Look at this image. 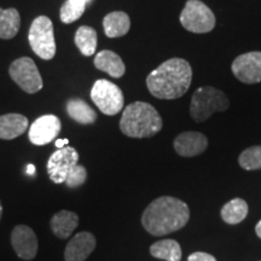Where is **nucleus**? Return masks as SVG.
<instances>
[{"mask_svg": "<svg viewBox=\"0 0 261 261\" xmlns=\"http://www.w3.org/2000/svg\"><path fill=\"white\" fill-rule=\"evenodd\" d=\"M97 246L96 237L91 232L76 233L68 242L64 252L65 261H86Z\"/></svg>", "mask_w": 261, "mask_h": 261, "instance_id": "ddd939ff", "label": "nucleus"}, {"mask_svg": "<svg viewBox=\"0 0 261 261\" xmlns=\"http://www.w3.org/2000/svg\"><path fill=\"white\" fill-rule=\"evenodd\" d=\"M11 244L15 253L23 260H33L38 253V238L27 225H18L12 230Z\"/></svg>", "mask_w": 261, "mask_h": 261, "instance_id": "f8f14e48", "label": "nucleus"}, {"mask_svg": "<svg viewBox=\"0 0 261 261\" xmlns=\"http://www.w3.org/2000/svg\"><path fill=\"white\" fill-rule=\"evenodd\" d=\"M90 3L91 0H67L61 8V21L65 24L77 21L84 15L85 10Z\"/></svg>", "mask_w": 261, "mask_h": 261, "instance_id": "b1692460", "label": "nucleus"}, {"mask_svg": "<svg viewBox=\"0 0 261 261\" xmlns=\"http://www.w3.org/2000/svg\"><path fill=\"white\" fill-rule=\"evenodd\" d=\"M192 69L188 61L171 58L163 62L146 77L149 92L159 99H177L190 89Z\"/></svg>", "mask_w": 261, "mask_h": 261, "instance_id": "f03ea898", "label": "nucleus"}, {"mask_svg": "<svg viewBox=\"0 0 261 261\" xmlns=\"http://www.w3.org/2000/svg\"><path fill=\"white\" fill-rule=\"evenodd\" d=\"M103 28L108 38H121L130 28L129 16L122 11L110 12L103 19Z\"/></svg>", "mask_w": 261, "mask_h": 261, "instance_id": "a211bd4d", "label": "nucleus"}, {"mask_svg": "<svg viewBox=\"0 0 261 261\" xmlns=\"http://www.w3.org/2000/svg\"><path fill=\"white\" fill-rule=\"evenodd\" d=\"M188 261H217V259L208 253L196 252L188 257Z\"/></svg>", "mask_w": 261, "mask_h": 261, "instance_id": "bb28decb", "label": "nucleus"}, {"mask_svg": "<svg viewBox=\"0 0 261 261\" xmlns=\"http://www.w3.org/2000/svg\"><path fill=\"white\" fill-rule=\"evenodd\" d=\"M67 113L74 121L81 125H92L97 121V114L85 100L73 98L67 102Z\"/></svg>", "mask_w": 261, "mask_h": 261, "instance_id": "6ab92c4d", "label": "nucleus"}, {"mask_svg": "<svg viewBox=\"0 0 261 261\" xmlns=\"http://www.w3.org/2000/svg\"><path fill=\"white\" fill-rule=\"evenodd\" d=\"M79 225V217L70 211H60L50 220V226L55 236L67 240Z\"/></svg>", "mask_w": 261, "mask_h": 261, "instance_id": "f3484780", "label": "nucleus"}, {"mask_svg": "<svg viewBox=\"0 0 261 261\" xmlns=\"http://www.w3.org/2000/svg\"><path fill=\"white\" fill-rule=\"evenodd\" d=\"M27 173L29 175H33L35 173V166L32 165V163H29L28 167H27Z\"/></svg>", "mask_w": 261, "mask_h": 261, "instance_id": "c85d7f7f", "label": "nucleus"}, {"mask_svg": "<svg viewBox=\"0 0 261 261\" xmlns=\"http://www.w3.org/2000/svg\"><path fill=\"white\" fill-rule=\"evenodd\" d=\"M248 203L242 198H233L221 208L220 215L226 224L236 225L242 223L248 215Z\"/></svg>", "mask_w": 261, "mask_h": 261, "instance_id": "4be33fe9", "label": "nucleus"}, {"mask_svg": "<svg viewBox=\"0 0 261 261\" xmlns=\"http://www.w3.org/2000/svg\"><path fill=\"white\" fill-rule=\"evenodd\" d=\"M11 79L27 93H37L42 89V79L34 61L29 57H21L10 65Z\"/></svg>", "mask_w": 261, "mask_h": 261, "instance_id": "6e6552de", "label": "nucleus"}, {"mask_svg": "<svg viewBox=\"0 0 261 261\" xmlns=\"http://www.w3.org/2000/svg\"><path fill=\"white\" fill-rule=\"evenodd\" d=\"M68 144H69V139H57L56 143H55L57 149L64 148V146H67Z\"/></svg>", "mask_w": 261, "mask_h": 261, "instance_id": "cd10ccee", "label": "nucleus"}, {"mask_svg": "<svg viewBox=\"0 0 261 261\" xmlns=\"http://www.w3.org/2000/svg\"><path fill=\"white\" fill-rule=\"evenodd\" d=\"M190 219V210L184 201L162 196L150 203L142 215V225L150 234L166 236L180 230Z\"/></svg>", "mask_w": 261, "mask_h": 261, "instance_id": "f257e3e1", "label": "nucleus"}, {"mask_svg": "<svg viewBox=\"0 0 261 261\" xmlns=\"http://www.w3.org/2000/svg\"><path fill=\"white\" fill-rule=\"evenodd\" d=\"M79 154L71 146L57 149L48 159L46 168L48 177L55 184H64L65 179L77 166Z\"/></svg>", "mask_w": 261, "mask_h": 261, "instance_id": "1a4fd4ad", "label": "nucleus"}, {"mask_svg": "<svg viewBox=\"0 0 261 261\" xmlns=\"http://www.w3.org/2000/svg\"><path fill=\"white\" fill-rule=\"evenodd\" d=\"M2 215H3V205H2V202H0V220H2Z\"/></svg>", "mask_w": 261, "mask_h": 261, "instance_id": "7c9ffc66", "label": "nucleus"}, {"mask_svg": "<svg viewBox=\"0 0 261 261\" xmlns=\"http://www.w3.org/2000/svg\"><path fill=\"white\" fill-rule=\"evenodd\" d=\"M162 126V119L158 110L145 102L128 104L120 120V129L129 138H150L158 135Z\"/></svg>", "mask_w": 261, "mask_h": 261, "instance_id": "7ed1b4c3", "label": "nucleus"}, {"mask_svg": "<svg viewBox=\"0 0 261 261\" xmlns=\"http://www.w3.org/2000/svg\"><path fill=\"white\" fill-rule=\"evenodd\" d=\"M228 98L220 90L213 86H202L192 94L190 115L196 122H204L215 113L228 109Z\"/></svg>", "mask_w": 261, "mask_h": 261, "instance_id": "20e7f679", "label": "nucleus"}, {"mask_svg": "<svg viewBox=\"0 0 261 261\" xmlns=\"http://www.w3.org/2000/svg\"><path fill=\"white\" fill-rule=\"evenodd\" d=\"M28 119L21 114H5L0 116V139L11 140L28 129Z\"/></svg>", "mask_w": 261, "mask_h": 261, "instance_id": "dca6fc26", "label": "nucleus"}, {"mask_svg": "<svg viewBox=\"0 0 261 261\" xmlns=\"http://www.w3.org/2000/svg\"><path fill=\"white\" fill-rule=\"evenodd\" d=\"M150 254L165 261H180L181 247L174 240H161L150 247Z\"/></svg>", "mask_w": 261, "mask_h": 261, "instance_id": "412c9836", "label": "nucleus"}, {"mask_svg": "<svg viewBox=\"0 0 261 261\" xmlns=\"http://www.w3.org/2000/svg\"><path fill=\"white\" fill-rule=\"evenodd\" d=\"M21 27V16L14 8L2 9L0 8V39L15 38Z\"/></svg>", "mask_w": 261, "mask_h": 261, "instance_id": "aec40b11", "label": "nucleus"}, {"mask_svg": "<svg viewBox=\"0 0 261 261\" xmlns=\"http://www.w3.org/2000/svg\"><path fill=\"white\" fill-rule=\"evenodd\" d=\"M74 41L84 56H92L97 48V32L89 25H81L75 33Z\"/></svg>", "mask_w": 261, "mask_h": 261, "instance_id": "5701e85b", "label": "nucleus"}, {"mask_svg": "<svg viewBox=\"0 0 261 261\" xmlns=\"http://www.w3.org/2000/svg\"><path fill=\"white\" fill-rule=\"evenodd\" d=\"M234 76L243 84L261 83V52L253 51L240 55L231 64Z\"/></svg>", "mask_w": 261, "mask_h": 261, "instance_id": "9d476101", "label": "nucleus"}, {"mask_svg": "<svg viewBox=\"0 0 261 261\" xmlns=\"http://www.w3.org/2000/svg\"><path fill=\"white\" fill-rule=\"evenodd\" d=\"M97 69L104 71L112 77L119 79L126 73V67L121 57L114 51L103 50L98 52L93 61Z\"/></svg>", "mask_w": 261, "mask_h": 261, "instance_id": "2eb2a0df", "label": "nucleus"}, {"mask_svg": "<svg viewBox=\"0 0 261 261\" xmlns=\"http://www.w3.org/2000/svg\"><path fill=\"white\" fill-rule=\"evenodd\" d=\"M238 163L246 171L261 169V145L250 146L241 152Z\"/></svg>", "mask_w": 261, "mask_h": 261, "instance_id": "393cba45", "label": "nucleus"}, {"mask_svg": "<svg viewBox=\"0 0 261 261\" xmlns=\"http://www.w3.org/2000/svg\"><path fill=\"white\" fill-rule=\"evenodd\" d=\"M91 99L98 109L108 116H113L122 110L123 93L119 86L106 79L97 80L91 90Z\"/></svg>", "mask_w": 261, "mask_h": 261, "instance_id": "0eeeda50", "label": "nucleus"}, {"mask_svg": "<svg viewBox=\"0 0 261 261\" xmlns=\"http://www.w3.org/2000/svg\"><path fill=\"white\" fill-rule=\"evenodd\" d=\"M174 150L181 158H194L198 156L207 149L208 139L201 132H184L180 133L173 143Z\"/></svg>", "mask_w": 261, "mask_h": 261, "instance_id": "4468645a", "label": "nucleus"}, {"mask_svg": "<svg viewBox=\"0 0 261 261\" xmlns=\"http://www.w3.org/2000/svg\"><path fill=\"white\" fill-rule=\"evenodd\" d=\"M28 41L33 52L42 60L50 61L56 55L54 23L47 16H39L32 22Z\"/></svg>", "mask_w": 261, "mask_h": 261, "instance_id": "39448f33", "label": "nucleus"}, {"mask_svg": "<svg viewBox=\"0 0 261 261\" xmlns=\"http://www.w3.org/2000/svg\"><path fill=\"white\" fill-rule=\"evenodd\" d=\"M179 21L188 32L195 33V34L210 33L215 27V16L213 11L201 0H188Z\"/></svg>", "mask_w": 261, "mask_h": 261, "instance_id": "423d86ee", "label": "nucleus"}, {"mask_svg": "<svg viewBox=\"0 0 261 261\" xmlns=\"http://www.w3.org/2000/svg\"><path fill=\"white\" fill-rule=\"evenodd\" d=\"M87 180V171L84 166L77 165L76 167L74 168V171L68 175L67 179H65L64 184L67 185L68 188L75 189L79 188L81 185L85 184V181Z\"/></svg>", "mask_w": 261, "mask_h": 261, "instance_id": "a878e982", "label": "nucleus"}, {"mask_svg": "<svg viewBox=\"0 0 261 261\" xmlns=\"http://www.w3.org/2000/svg\"><path fill=\"white\" fill-rule=\"evenodd\" d=\"M61 120L56 115H42L29 127L28 137L32 144L42 146L51 143L60 135Z\"/></svg>", "mask_w": 261, "mask_h": 261, "instance_id": "9b49d317", "label": "nucleus"}, {"mask_svg": "<svg viewBox=\"0 0 261 261\" xmlns=\"http://www.w3.org/2000/svg\"><path fill=\"white\" fill-rule=\"evenodd\" d=\"M255 233H256L257 237L261 238V220L259 221V223L256 224V226H255Z\"/></svg>", "mask_w": 261, "mask_h": 261, "instance_id": "c756f323", "label": "nucleus"}]
</instances>
